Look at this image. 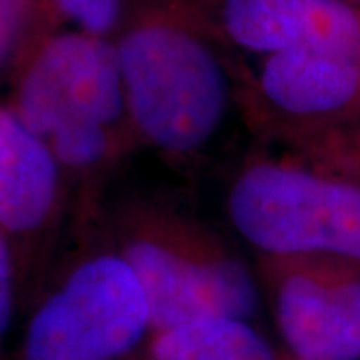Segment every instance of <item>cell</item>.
Returning a JSON list of instances; mask_svg holds the SVG:
<instances>
[{"instance_id": "12", "label": "cell", "mask_w": 360, "mask_h": 360, "mask_svg": "<svg viewBox=\"0 0 360 360\" xmlns=\"http://www.w3.org/2000/svg\"><path fill=\"white\" fill-rule=\"evenodd\" d=\"M52 14L75 30L112 39L124 18V0H44Z\"/></svg>"}, {"instance_id": "17", "label": "cell", "mask_w": 360, "mask_h": 360, "mask_svg": "<svg viewBox=\"0 0 360 360\" xmlns=\"http://www.w3.org/2000/svg\"><path fill=\"white\" fill-rule=\"evenodd\" d=\"M2 338H4V335H0V342H2Z\"/></svg>"}, {"instance_id": "11", "label": "cell", "mask_w": 360, "mask_h": 360, "mask_svg": "<svg viewBox=\"0 0 360 360\" xmlns=\"http://www.w3.org/2000/svg\"><path fill=\"white\" fill-rule=\"evenodd\" d=\"M284 148V156L360 186V124L316 132Z\"/></svg>"}, {"instance_id": "8", "label": "cell", "mask_w": 360, "mask_h": 360, "mask_svg": "<svg viewBox=\"0 0 360 360\" xmlns=\"http://www.w3.org/2000/svg\"><path fill=\"white\" fill-rule=\"evenodd\" d=\"M224 39L257 54H360V4L347 0H220Z\"/></svg>"}, {"instance_id": "13", "label": "cell", "mask_w": 360, "mask_h": 360, "mask_svg": "<svg viewBox=\"0 0 360 360\" xmlns=\"http://www.w3.org/2000/svg\"><path fill=\"white\" fill-rule=\"evenodd\" d=\"M39 6L46 8L44 0H0V68L26 42Z\"/></svg>"}, {"instance_id": "3", "label": "cell", "mask_w": 360, "mask_h": 360, "mask_svg": "<svg viewBox=\"0 0 360 360\" xmlns=\"http://www.w3.org/2000/svg\"><path fill=\"white\" fill-rule=\"evenodd\" d=\"M234 231L262 257H328L360 266V186L295 158H255L229 186Z\"/></svg>"}, {"instance_id": "10", "label": "cell", "mask_w": 360, "mask_h": 360, "mask_svg": "<svg viewBox=\"0 0 360 360\" xmlns=\"http://www.w3.org/2000/svg\"><path fill=\"white\" fill-rule=\"evenodd\" d=\"M146 360H274V354L246 321L212 316L156 333Z\"/></svg>"}, {"instance_id": "4", "label": "cell", "mask_w": 360, "mask_h": 360, "mask_svg": "<svg viewBox=\"0 0 360 360\" xmlns=\"http://www.w3.org/2000/svg\"><path fill=\"white\" fill-rule=\"evenodd\" d=\"M148 333L146 295L110 246L80 258L40 302L22 360H122Z\"/></svg>"}, {"instance_id": "9", "label": "cell", "mask_w": 360, "mask_h": 360, "mask_svg": "<svg viewBox=\"0 0 360 360\" xmlns=\"http://www.w3.org/2000/svg\"><path fill=\"white\" fill-rule=\"evenodd\" d=\"M65 182L46 141L11 104H0V232L14 260L51 232L63 208Z\"/></svg>"}, {"instance_id": "5", "label": "cell", "mask_w": 360, "mask_h": 360, "mask_svg": "<svg viewBox=\"0 0 360 360\" xmlns=\"http://www.w3.org/2000/svg\"><path fill=\"white\" fill-rule=\"evenodd\" d=\"M8 104L46 142L89 130H130L115 42L75 28L28 44Z\"/></svg>"}, {"instance_id": "6", "label": "cell", "mask_w": 360, "mask_h": 360, "mask_svg": "<svg viewBox=\"0 0 360 360\" xmlns=\"http://www.w3.org/2000/svg\"><path fill=\"white\" fill-rule=\"evenodd\" d=\"M236 96L248 127L283 146L360 124V54H270Z\"/></svg>"}, {"instance_id": "1", "label": "cell", "mask_w": 360, "mask_h": 360, "mask_svg": "<svg viewBox=\"0 0 360 360\" xmlns=\"http://www.w3.org/2000/svg\"><path fill=\"white\" fill-rule=\"evenodd\" d=\"M219 32L217 20L174 0H141L124 14L112 42L139 146L188 158L219 134L234 96Z\"/></svg>"}, {"instance_id": "7", "label": "cell", "mask_w": 360, "mask_h": 360, "mask_svg": "<svg viewBox=\"0 0 360 360\" xmlns=\"http://www.w3.org/2000/svg\"><path fill=\"white\" fill-rule=\"evenodd\" d=\"M257 272L296 360H360L359 264L258 255Z\"/></svg>"}, {"instance_id": "16", "label": "cell", "mask_w": 360, "mask_h": 360, "mask_svg": "<svg viewBox=\"0 0 360 360\" xmlns=\"http://www.w3.org/2000/svg\"><path fill=\"white\" fill-rule=\"evenodd\" d=\"M347 2H354V4H360V0H347Z\"/></svg>"}, {"instance_id": "2", "label": "cell", "mask_w": 360, "mask_h": 360, "mask_svg": "<svg viewBox=\"0 0 360 360\" xmlns=\"http://www.w3.org/2000/svg\"><path fill=\"white\" fill-rule=\"evenodd\" d=\"M112 248L136 274L153 335L184 322L250 319L257 281L219 232L172 206L130 202L115 220Z\"/></svg>"}, {"instance_id": "14", "label": "cell", "mask_w": 360, "mask_h": 360, "mask_svg": "<svg viewBox=\"0 0 360 360\" xmlns=\"http://www.w3.org/2000/svg\"><path fill=\"white\" fill-rule=\"evenodd\" d=\"M16 286V260L6 236L0 232V335L6 333L14 307Z\"/></svg>"}, {"instance_id": "15", "label": "cell", "mask_w": 360, "mask_h": 360, "mask_svg": "<svg viewBox=\"0 0 360 360\" xmlns=\"http://www.w3.org/2000/svg\"><path fill=\"white\" fill-rule=\"evenodd\" d=\"M174 2H180V4L193 8L196 13H202L206 14V16H210V14H208V0H174ZM210 18H212V16H210Z\"/></svg>"}]
</instances>
